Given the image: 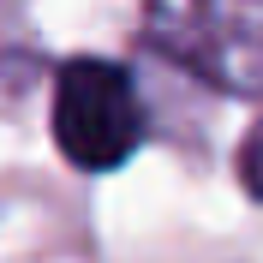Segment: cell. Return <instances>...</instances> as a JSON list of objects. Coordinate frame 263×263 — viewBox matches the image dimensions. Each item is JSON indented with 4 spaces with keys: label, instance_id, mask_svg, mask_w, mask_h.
<instances>
[{
    "label": "cell",
    "instance_id": "obj_1",
    "mask_svg": "<svg viewBox=\"0 0 263 263\" xmlns=\"http://www.w3.org/2000/svg\"><path fill=\"white\" fill-rule=\"evenodd\" d=\"M54 138L84 174L120 167L144 138L138 90L114 60H72L54 84Z\"/></svg>",
    "mask_w": 263,
    "mask_h": 263
},
{
    "label": "cell",
    "instance_id": "obj_2",
    "mask_svg": "<svg viewBox=\"0 0 263 263\" xmlns=\"http://www.w3.org/2000/svg\"><path fill=\"white\" fill-rule=\"evenodd\" d=\"M149 24L221 90H263V0H149Z\"/></svg>",
    "mask_w": 263,
    "mask_h": 263
},
{
    "label": "cell",
    "instance_id": "obj_3",
    "mask_svg": "<svg viewBox=\"0 0 263 263\" xmlns=\"http://www.w3.org/2000/svg\"><path fill=\"white\" fill-rule=\"evenodd\" d=\"M239 180L251 185V192L263 197V126L246 138V149H239Z\"/></svg>",
    "mask_w": 263,
    "mask_h": 263
}]
</instances>
